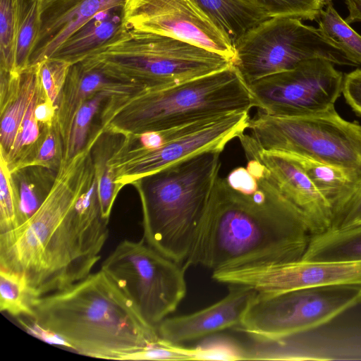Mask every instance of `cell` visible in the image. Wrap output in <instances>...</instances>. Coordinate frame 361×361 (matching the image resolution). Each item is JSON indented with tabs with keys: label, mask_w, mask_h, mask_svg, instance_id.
I'll list each match as a JSON object with an SVG mask.
<instances>
[{
	"label": "cell",
	"mask_w": 361,
	"mask_h": 361,
	"mask_svg": "<svg viewBox=\"0 0 361 361\" xmlns=\"http://www.w3.org/2000/svg\"><path fill=\"white\" fill-rule=\"evenodd\" d=\"M102 133L93 128L84 148L63 159L30 217L0 233V269L23 276L36 298L84 279L101 259L109 222L102 216L91 151Z\"/></svg>",
	"instance_id": "6da1fadb"
},
{
	"label": "cell",
	"mask_w": 361,
	"mask_h": 361,
	"mask_svg": "<svg viewBox=\"0 0 361 361\" xmlns=\"http://www.w3.org/2000/svg\"><path fill=\"white\" fill-rule=\"evenodd\" d=\"M218 176L192 254L183 265L212 271L300 260L314 234L256 157Z\"/></svg>",
	"instance_id": "7a4b0ae2"
},
{
	"label": "cell",
	"mask_w": 361,
	"mask_h": 361,
	"mask_svg": "<svg viewBox=\"0 0 361 361\" xmlns=\"http://www.w3.org/2000/svg\"><path fill=\"white\" fill-rule=\"evenodd\" d=\"M30 319L58 343L90 357L126 360L158 343L157 328L102 269L36 298Z\"/></svg>",
	"instance_id": "3957f363"
},
{
	"label": "cell",
	"mask_w": 361,
	"mask_h": 361,
	"mask_svg": "<svg viewBox=\"0 0 361 361\" xmlns=\"http://www.w3.org/2000/svg\"><path fill=\"white\" fill-rule=\"evenodd\" d=\"M253 107L249 85L232 63L174 86L114 96L104 104L99 123L104 131L128 135L250 111Z\"/></svg>",
	"instance_id": "277c9868"
},
{
	"label": "cell",
	"mask_w": 361,
	"mask_h": 361,
	"mask_svg": "<svg viewBox=\"0 0 361 361\" xmlns=\"http://www.w3.org/2000/svg\"><path fill=\"white\" fill-rule=\"evenodd\" d=\"M220 150H208L133 183L142 211L143 239L184 265L197 240L221 166Z\"/></svg>",
	"instance_id": "5b68a950"
},
{
	"label": "cell",
	"mask_w": 361,
	"mask_h": 361,
	"mask_svg": "<svg viewBox=\"0 0 361 361\" xmlns=\"http://www.w3.org/2000/svg\"><path fill=\"white\" fill-rule=\"evenodd\" d=\"M93 57L112 78L147 89L174 86L233 63L216 52L181 39L132 29Z\"/></svg>",
	"instance_id": "8992f818"
},
{
	"label": "cell",
	"mask_w": 361,
	"mask_h": 361,
	"mask_svg": "<svg viewBox=\"0 0 361 361\" xmlns=\"http://www.w3.org/2000/svg\"><path fill=\"white\" fill-rule=\"evenodd\" d=\"M361 304V284L257 292L235 328L258 341H278L316 329Z\"/></svg>",
	"instance_id": "52a82bcc"
},
{
	"label": "cell",
	"mask_w": 361,
	"mask_h": 361,
	"mask_svg": "<svg viewBox=\"0 0 361 361\" xmlns=\"http://www.w3.org/2000/svg\"><path fill=\"white\" fill-rule=\"evenodd\" d=\"M247 129L262 149L361 171V125L343 118L335 107L299 116H271L258 110Z\"/></svg>",
	"instance_id": "ba28073f"
},
{
	"label": "cell",
	"mask_w": 361,
	"mask_h": 361,
	"mask_svg": "<svg viewBox=\"0 0 361 361\" xmlns=\"http://www.w3.org/2000/svg\"><path fill=\"white\" fill-rule=\"evenodd\" d=\"M233 64L250 84L293 69L303 61L324 59L341 66H357L319 28L290 17L270 18L234 44Z\"/></svg>",
	"instance_id": "9c48e42d"
},
{
	"label": "cell",
	"mask_w": 361,
	"mask_h": 361,
	"mask_svg": "<svg viewBox=\"0 0 361 361\" xmlns=\"http://www.w3.org/2000/svg\"><path fill=\"white\" fill-rule=\"evenodd\" d=\"M101 269L142 318L154 327L176 310L186 295V269L143 238L120 242L103 261Z\"/></svg>",
	"instance_id": "30bf717a"
},
{
	"label": "cell",
	"mask_w": 361,
	"mask_h": 361,
	"mask_svg": "<svg viewBox=\"0 0 361 361\" xmlns=\"http://www.w3.org/2000/svg\"><path fill=\"white\" fill-rule=\"evenodd\" d=\"M343 77L331 61L314 59L259 79L249 88L258 110L277 116H305L334 107Z\"/></svg>",
	"instance_id": "8fae6325"
},
{
	"label": "cell",
	"mask_w": 361,
	"mask_h": 361,
	"mask_svg": "<svg viewBox=\"0 0 361 361\" xmlns=\"http://www.w3.org/2000/svg\"><path fill=\"white\" fill-rule=\"evenodd\" d=\"M250 119L249 111L229 113L202 129L151 150L123 149L119 143L109 161L115 182L121 190L128 185L197 154L216 149L223 152L230 141L248 128Z\"/></svg>",
	"instance_id": "7c38bea8"
},
{
	"label": "cell",
	"mask_w": 361,
	"mask_h": 361,
	"mask_svg": "<svg viewBox=\"0 0 361 361\" xmlns=\"http://www.w3.org/2000/svg\"><path fill=\"white\" fill-rule=\"evenodd\" d=\"M124 11L130 29L179 39L233 61V45L193 0H128Z\"/></svg>",
	"instance_id": "4fadbf2b"
},
{
	"label": "cell",
	"mask_w": 361,
	"mask_h": 361,
	"mask_svg": "<svg viewBox=\"0 0 361 361\" xmlns=\"http://www.w3.org/2000/svg\"><path fill=\"white\" fill-rule=\"evenodd\" d=\"M214 280L277 293L300 288L361 284V262L304 261L212 271Z\"/></svg>",
	"instance_id": "5bb4252c"
},
{
	"label": "cell",
	"mask_w": 361,
	"mask_h": 361,
	"mask_svg": "<svg viewBox=\"0 0 361 361\" xmlns=\"http://www.w3.org/2000/svg\"><path fill=\"white\" fill-rule=\"evenodd\" d=\"M245 153L259 159L281 193L307 218L314 234L329 229L332 209L300 165L286 154L260 148L250 135L238 137Z\"/></svg>",
	"instance_id": "9a60e30c"
},
{
	"label": "cell",
	"mask_w": 361,
	"mask_h": 361,
	"mask_svg": "<svg viewBox=\"0 0 361 361\" xmlns=\"http://www.w3.org/2000/svg\"><path fill=\"white\" fill-rule=\"evenodd\" d=\"M229 286L226 295L218 302L189 314L164 319L156 327L159 337L180 344L236 328L257 291L247 286Z\"/></svg>",
	"instance_id": "2e32d148"
},
{
	"label": "cell",
	"mask_w": 361,
	"mask_h": 361,
	"mask_svg": "<svg viewBox=\"0 0 361 361\" xmlns=\"http://www.w3.org/2000/svg\"><path fill=\"white\" fill-rule=\"evenodd\" d=\"M128 0H40V28L30 66L48 59L74 32L99 12L125 6Z\"/></svg>",
	"instance_id": "e0dca14e"
},
{
	"label": "cell",
	"mask_w": 361,
	"mask_h": 361,
	"mask_svg": "<svg viewBox=\"0 0 361 361\" xmlns=\"http://www.w3.org/2000/svg\"><path fill=\"white\" fill-rule=\"evenodd\" d=\"M142 89L109 75L92 56L71 65L57 102L54 121L63 140L64 151L69 143L75 116L86 101L103 92L122 95Z\"/></svg>",
	"instance_id": "ac0fdd59"
},
{
	"label": "cell",
	"mask_w": 361,
	"mask_h": 361,
	"mask_svg": "<svg viewBox=\"0 0 361 361\" xmlns=\"http://www.w3.org/2000/svg\"><path fill=\"white\" fill-rule=\"evenodd\" d=\"M124 7L99 12L70 35L49 58L71 65L98 55L123 39L130 30L125 20Z\"/></svg>",
	"instance_id": "d6986e66"
},
{
	"label": "cell",
	"mask_w": 361,
	"mask_h": 361,
	"mask_svg": "<svg viewBox=\"0 0 361 361\" xmlns=\"http://www.w3.org/2000/svg\"><path fill=\"white\" fill-rule=\"evenodd\" d=\"M297 162L329 203L333 213L353 195L361 180V171L286 153Z\"/></svg>",
	"instance_id": "ffe728a7"
},
{
	"label": "cell",
	"mask_w": 361,
	"mask_h": 361,
	"mask_svg": "<svg viewBox=\"0 0 361 361\" xmlns=\"http://www.w3.org/2000/svg\"><path fill=\"white\" fill-rule=\"evenodd\" d=\"M234 44L249 30L270 18L250 0H193Z\"/></svg>",
	"instance_id": "44dd1931"
},
{
	"label": "cell",
	"mask_w": 361,
	"mask_h": 361,
	"mask_svg": "<svg viewBox=\"0 0 361 361\" xmlns=\"http://www.w3.org/2000/svg\"><path fill=\"white\" fill-rule=\"evenodd\" d=\"M301 260L361 262V223L313 234Z\"/></svg>",
	"instance_id": "7402d4cb"
},
{
	"label": "cell",
	"mask_w": 361,
	"mask_h": 361,
	"mask_svg": "<svg viewBox=\"0 0 361 361\" xmlns=\"http://www.w3.org/2000/svg\"><path fill=\"white\" fill-rule=\"evenodd\" d=\"M56 173L40 166H28L11 172L20 224L30 217L47 198Z\"/></svg>",
	"instance_id": "603a6c76"
},
{
	"label": "cell",
	"mask_w": 361,
	"mask_h": 361,
	"mask_svg": "<svg viewBox=\"0 0 361 361\" xmlns=\"http://www.w3.org/2000/svg\"><path fill=\"white\" fill-rule=\"evenodd\" d=\"M122 137L121 134L104 131L91 151L102 216L107 222L121 191L115 182V174L109 161L116 152Z\"/></svg>",
	"instance_id": "cb8c5ba5"
},
{
	"label": "cell",
	"mask_w": 361,
	"mask_h": 361,
	"mask_svg": "<svg viewBox=\"0 0 361 361\" xmlns=\"http://www.w3.org/2000/svg\"><path fill=\"white\" fill-rule=\"evenodd\" d=\"M40 0H17L15 70L20 71L29 59L40 28Z\"/></svg>",
	"instance_id": "d4e9b609"
},
{
	"label": "cell",
	"mask_w": 361,
	"mask_h": 361,
	"mask_svg": "<svg viewBox=\"0 0 361 361\" xmlns=\"http://www.w3.org/2000/svg\"><path fill=\"white\" fill-rule=\"evenodd\" d=\"M32 294L25 279L17 273L0 269V310L13 317L33 315Z\"/></svg>",
	"instance_id": "484cf974"
},
{
	"label": "cell",
	"mask_w": 361,
	"mask_h": 361,
	"mask_svg": "<svg viewBox=\"0 0 361 361\" xmlns=\"http://www.w3.org/2000/svg\"><path fill=\"white\" fill-rule=\"evenodd\" d=\"M319 30L336 43L357 66L361 64V35L343 20L330 3L322 9L318 18Z\"/></svg>",
	"instance_id": "4316f807"
},
{
	"label": "cell",
	"mask_w": 361,
	"mask_h": 361,
	"mask_svg": "<svg viewBox=\"0 0 361 361\" xmlns=\"http://www.w3.org/2000/svg\"><path fill=\"white\" fill-rule=\"evenodd\" d=\"M116 95L109 92H100L83 104L75 116L69 143L63 153V159H70L84 148L94 118L100 114L106 102Z\"/></svg>",
	"instance_id": "83f0119b"
},
{
	"label": "cell",
	"mask_w": 361,
	"mask_h": 361,
	"mask_svg": "<svg viewBox=\"0 0 361 361\" xmlns=\"http://www.w3.org/2000/svg\"><path fill=\"white\" fill-rule=\"evenodd\" d=\"M63 142L57 126H43L27 166H40L57 172L63 159Z\"/></svg>",
	"instance_id": "f1b7e54d"
},
{
	"label": "cell",
	"mask_w": 361,
	"mask_h": 361,
	"mask_svg": "<svg viewBox=\"0 0 361 361\" xmlns=\"http://www.w3.org/2000/svg\"><path fill=\"white\" fill-rule=\"evenodd\" d=\"M17 0H0V71H14Z\"/></svg>",
	"instance_id": "f546056e"
},
{
	"label": "cell",
	"mask_w": 361,
	"mask_h": 361,
	"mask_svg": "<svg viewBox=\"0 0 361 361\" xmlns=\"http://www.w3.org/2000/svg\"><path fill=\"white\" fill-rule=\"evenodd\" d=\"M262 8L270 18L290 17L317 20L322 9L318 0H250Z\"/></svg>",
	"instance_id": "4dcf8cb0"
},
{
	"label": "cell",
	"mask_w": 361,
	"mask_h": 361,
	"mask_svg": "<svg viewBox=\"0 0 361 361\" xmlns=\"http://www.w3.org/2000/svg\"><path fill=\"white\" fill-rule=\"evenodd\" d=\"M20 225L11 172L4 158L0 155V233L14 229Z\"/></svg>",
	"instance_id": "1f68e13d"
},
{
	"label": "cell",
	"mask_w": 361,
	"mask_h": 361,
	"mask_svg": "<svg viewBox=\"0 0 361 361\" xmlns=\"http://www.w3.org/2000/svg\"><path fill=\"white\" fill-rule=\"evenodd\" d=\"M37 66L43 90L47 97L57 106L71 65L62 60L48 58Z\"/></svg>",
	"instance_id": "d6a6232c"
},
{
	"label": "cell",
	"mask_w": 361,
	"mask_h": 361,
	"mask_svg": "<svg viewBox=\"0 0 361 361\" xmlns=\"http://www.w3.org/2000/svg\"><path fill=\"white\" fill-rule=\"evenodd\" d=\"M194 349L195 360H245V350L226 339L209 341Z\"/></svg>",
	"instance_id": "836d02e7"
},
{
	"label": "cell",
	"mask_w": 361,
	"mask_h": 361,
	"mask_svg": "<svg viewBox=\"0 0 361 361\" xmlns=\"http://www.w3.org/2000/svg\"><path fill=\"white\" fill-rule=\"evenodd\" d=\"M361 223V180L355 191L333 213L330 228H338Z\"/></svg>",
	"instance_id": "e575fe53"
},
{
	"label": "cell",
	"mask_w": 361,
	"mask_h": 361,
	"mask_svg": "<svg viewBox=\"0 0 361 361\" xmlns=\"http://www.w3.org/2000/svg\"><path fill=\"white\" fill-rule=\"evenodd\" d=\"M342 94L353 110L361 116V69L344 75Z\"/></svg>",
	"instance_id": "d590c367"
},
{
	"label": "cell",
	"mask_w": 361,
	"mask_h": 361,
	"mask_svg": "<svg viewBox=\"0 0 361 361\" xmlns=\"http://www.w3.org/2000/svg\"><path fill=\"white\" fill-rule=\"evenodd\" d=\"M57 106L47 97L40 101L35 109V116L41 126H50L55 121Z\"/></svg>",
	"instance_id": "8d00e7d4"
},
{
	"label": "cell",
	"mask_w": 361,
	"mask_h": 361,
	"mask_svg": "<svg viewBox=\"0 0 361 361\" xmlns=\"http://www.w3.org/2000/svg\"><path fill=\"white\" fill-rule=\"evenodd\" d=\"M348 10L345 21L349 24L361 22V0H345Z\"/></svg>",
	"instance_id": "74e56055"
},
{
	"label": "cell",
	"mask_w": 361,
	"mask_h": 361,
	"mask_svg": "<svg viewBox=\"0 0 361 361\" xmlns=\"http://www.w3.org/2000/svg\"><path fill=\"white\" fill-rule=\"evenodd\" d=\"M319 6L322 8L324 6L328 5L331 2L332 0H318Z\"/></svg>",
	"instance_id": "f35d334b"
}]
</instances>
